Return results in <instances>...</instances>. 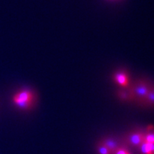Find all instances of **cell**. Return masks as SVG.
Here are the masks:
<instances>
[{
	"mask_svg": "<svg viewBox=\"0 0 154 154\" xmlns=\"http://www.w3.org/2000/svg\"><path fill=\"white\" fill-rule=\"evenodd\" d=\"M13 104L22 110H29L36 102V94L33 90L24 88L17 91L12 96Z\"/></svg>",
	"mask_w": 154,
	"mask_h": 154,
	"instance_id": "obj_1",
	"label": "cell"
},
{
	"mask_svg": "<svg viewBox=\"0 0 154 154\" xmlns=\"http://www.w3.org/2000/svg\"><path fill=\"white\" fill-rule=\"evenodd\" d=\"M153 82L146 79H138L128 87V89L131 94L133 101L137 102L140 104L144 98L147 95L150 88Z\"/></svg>",
	"mask_w": 154,
	"mask_h": 154,
	"instance_id": "obj_2",
	"label": "cell"
},
{
	"mask_svg": "<svg viewBox=\"0 0 154 154\" xmlns=\"http://www.w3.org/2000/svg\"><path fill=\"white\" fill-rule=\"evenodd\" d=\"M113 80L115 83L123 88H128L129 87V76L124 71H119L113 75Z\"/></svg>",
	"mask_w": 154,
	"mask_h": 154,
	"instance_id": "obj_3",
	"label": "cell"
},
{
	"mask_svg": "<svg viewBox=\"0 0 154 154\" xmlns=\"http://www.w3.org/2000/svg\"><path fill=\"white\" fill-rule=\"evenodd\" d=\"M140 105L145 108L154 107V83H153L147 95L146 96Z\"/></svg>",
	"mask_w": 154,
	"mask_h": 154,
	"instance_id": "obj_4",
	"label": "cell"
},
{
	"mask_svg": "<svg viewBox=\"0 0 154 154\" xmlns=\"http://www.w3.org/2000/svg\"><path fill=\"white\" fill-rule=\"evenodd\" d=\"M144 141V133L136 132L133 133L128 137V143L134 147H139Z\"/></svg>",
	"mask_w": 154,
	"mask_h": 154,
	"instance_id": "obj_5",
	"label": "cell"
},
{
	"mask_svg": "<svg viewBox=\"0 0 154 154\" xmlns=\"http://www.w3.org/2000/svg\"><path fill=\"white\" fill-rule=\"evenodd\" d=\"M103 144L110 151L111 154L114 153L116 151L119 149L117 142L115 140L112 139V138H106V139H105L103 140Z\"/></svg>",
	"mask_w": 154,
	"mask_h": 154,
	"instance_id": "obj_6",
	"label": "cell"
},
{
	"mask_svg": "<svg viewBox=\"0 0 154 154\" xmlns=\"http://www.w3.org/2000/svg\"><path fill=\"white\" fill-rule=\"evenodd\" d=\"M144 141L149 143H154V126L149 125L146 134H144Z\"/></svg>",
	"mask_w": 154,
	"mask_h": 154,
	"instance_id": "obj_7",
	"label": "cell"
},
{
	"mask_svg": "<svg viewBox=\"0 0 154 154\" xmlns=\"http://www.w3.org/2000/svg\"><path fill=\"white\" fill-rule=\"evenodd\" d=\"M118 96L121 99L124 100V101H133L131 94L128 88H127L126 91H119Z\"/></svg>",
	"mask_w": 154,
	"mask_h": 154,
	"instance_id": "obj_8",
	"label": "cell"
},
{
	"mask_svg": "<svg viewBox=\"0 0 154 154\" xmlns=\"http://www.w3.org/2000/svg\"><path fill=\"white\" fill-rule=\"evenodd\" d=\"M98 150H99V154H111L110 151L103 143L99 146Z\"/></svg>",
	"mask_w": 154,
	"mask_h": 154,
	"instance_id": "obj_9",
	"label": "cell"
},
{
	"mask_svg": "<svg viewBox=\"0 0 154 154\" xmlns=\"http://www.w3.org/2000/svg\"><path fill=\"white\" fill-rule=\"evenodd\" d=\"M139 149L141 154H149V149H148V143L146 142L143 141L140 144Z\"/></svg>",
	"mask_w": 154,
	"mask_h": 154,
	"instance_id": "obj_10",
	"label": "cell"
},
{
	"mask_svg": "<svg viewBox=\"0 0 154 154\" xmlns=\"http://www.w3.org/2000/svg\"><path fill=\"white\" fill-rule=\"evenodd\" d=\"M114 153L115 154H130L127 150H126L125 149H122V148H119V149L116 151Z\"/></svg>",
	"mask_w": 154,
	"mask_h": 154,
	"instance_id": "obj_11",
	"label": "cell"
},
{
	"mask_svg": "<svg viewBox=\"0 0 154 154\" xmlns=\"http://www.w3.org/2000/svg\"><path fill=\"white\" fill-rule=\"evenodd\" d=\"M148 143L149 154H154V143Z\"/></svg>",
	"mask_w": 154,
	"mask_h": 154,
	"instance_id": "obj_12",
	"label": "cell"
},
{
	"mask_svg": "<svg viewBox=\"0 0 154 154\" xmlns=\"http://www.w3.org/2000/svg\"><path fill=\"white\" fill-rule=\"evenodd\" d=\"M111 1H114V0H111Z\"/></svg>",
	"mask_w": 154,
	"mask_h": 154,
	"instance_id": "obj_13",
	"label": "cell"
}]
</instances>
